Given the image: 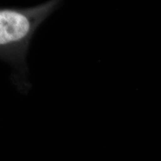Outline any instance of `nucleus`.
I'll return each mask as SVG.
<instances>
[{"mask_svg": "<svg viewBox=\"0 0 161 161\" xmlns=\"http://www.w3.org/2000/svg\"><path fill=\"white\" fill-rule=\"evenodd\" d=\"M61 3L49 1L29 8H2L0 10V56L16 70L13 78L20 91L30 87L26 83L25 58L37 27Z\"/></svg>", "mask_w": 161, "mask_h": 161, "instance_id": "1", "label": "nucleus"}]
</instances>
